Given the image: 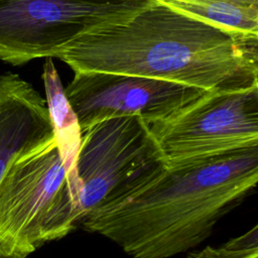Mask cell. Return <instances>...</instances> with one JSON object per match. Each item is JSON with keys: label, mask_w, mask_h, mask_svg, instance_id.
<instances>
[{"label": "cell", "mask_w": 258, "mask_h": 258, "mask_svg": "<svg viewBox=\"0 0 258 258\" xmlns=\"http://www.w3.org/2000/svg\"><path fill=\"white\" fill-rule=\"evenodd\" d=\"M187 258H258V227L255 225L220 246H207L200 251H191Z\"/></svg>", "instance_id": "11"}, {"label": "cell", "mask_w": 258, "mask_h": 258, "mask_svg": "<svg viewBox=\"0 0 258 258\" xmlns=\"http://www.w3.org/2000/svg\"><path fill=\"white\" fill-rule=\"evenodd\" d=\"M147 126L167 167L258 145V86L207 93L172 117Z\"/></svg>", "instance_id": "5"}, {"label": "cell", "mask_w": 258, "mask_h": 258, "mask_svg": "<svg viewBox=\"0 0 258 258\" xmlns=\"http://www.w3.org/2000/svg\"><path fill=\"white\" fill-rule=\"evenodd\" d=\"M77 72L174 82L210 93L258 86V36L230 32L155 3L86 33L56 56Z\"/></svg>", "instance_id": "2"}, {"label": "cell", "mask_w": 258, "mask_h": 258, "mask_svg": "<svg viewBox=\"0 0 258 258\" xmlns=\"http://www.w3.org/2000/svg\"><path fill=\"white\" fill-rule=\"evenodd\" d=\"M64 93L83 133L111 118L135 116L146 124L163 121L210 92L139 76L77 72Z\"/></svg>", "instance_id": "7"}, {"label": "cell", "mask_w": 258, "mask_h": 258, "mask_svg": "<svg viewBox=\"0 0 258 258\" xmlns=\"http://www.w3.org/2000/svg\"><path fill=\"white\" fill-rule=\"evenodd\" d=\"M53 136L40 94L18 74L0 75V179L17 155Z\"/></svg>", "instance_id": "8"}, {"label": "cell", "mask_w": 258, "mask_h": 258, "mask_svg": "<svg viewBox=\"0 0 258 258\" xmlns=\"http://www.w3.org/2000/svg\"><path fill=\"white\" fill-rule=\"evenodd\" d=\"M41 78L54 140L67 166L76 170L82 131L78 118L66 97L64 89L51 57L45 58Z\"/></svg>", "instance_id": "10"}, {"label": "cell", "mask_w": 258, "mask_h": 258, "mask_svg": "<svg viewBox=\"0 0 258 258\" xmlns=\"http://www.w3.org/2000/svg\"><path fill=\"white\" fill-rule=\"evenodd\" d=\"M80 221L77 170L54 136L17 155L0 179V247L27 256Z\"/></svg>", "instance_id": "3"}, {"label": "cell", "mask_w": 258, "mask_h": 258, "mask_svg": "<svg viewBox=\"0 0 258 258\" xmlns=\"http://www.w3.org/2000/svg\"><path fill=\"white\" fill-rule=\"evenodd\" d=\"M152 0H0V60L56 57L78 37L127 21Z\"/></svg>", "instance_id": "4"}, {"label": "cell", "mask_w": 258, "mask_h": 258, "mask_svg": "<svg viewBox=\"0 0 258 258\" xmlns=\"http://www.w3.org/2000/svg\"><path fill=\"white\" fill-rule=\"evenodd\" d=\"M0 258H26V255L17 252H9L0 247Z\"/></svg>", "instance_id": "12"}, {"label": "cell", "mask_w": 258, "mask_h": 258, "mask_svg": "<svg viewBox=\"0 0 258 258\" xmlns=\"http://www.w3.org/2000/svg\"><path fill=\"white\" fill-rule=\"evenodd\" d=\"M258 145L160 166L93 210L80 224L133 258H170L206 240L256 186Z\"/></svg>", "instance_id": "1"}, {"label": "cell", "mask_w": 258, "mask_h": 258, "mask_svg": "<svg viewBox=\"0 0 258 258\" xmlns=\"http://www.w3.org/2000/svg\"><path fill=\"white\" fill-rule=\"evenodd\" d=\"M163 165L158 144L139 117L111 118L90 127L82 133L76 163L81 220Z\"/></svg>", "instance_id": "6"}, {"label": "cell", "mask_w": 258, "mask_h": 258, "mask_svg": "<svg viewBox=\"0 0 258 258\" xmlns=\"http://www.w3.org/2000/svg\"><path fill=\"white\" fill-rule=\"evenodd\" d=\"M224 30L258 36V0H152Z\"/></svg>", "instance_id": "9"}]
</instances>
